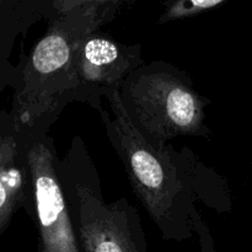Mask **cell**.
Wrapping results in <instances>:
<instances>
[{"label": "cell", "mask_w": 252, "mask_h": 252, "mask_svg": "<svg viewBox=\"0 0 252 252\" xmlns=\"http://www.w3.org/2000/svg\"><path fill=\"white\" fill-rule=\"evenodd\" d=\"M41 19L37 0H0V36L4 42L14 39Z\"/></svg>", "instance_id": "7"}, {"label": "cell", "mask_w": 252, "mask_h": 252, "mask_svg": "<svg viewBox=\"0 0 252 252\" xmlns=\"http://www.w3.org/2000/svg\"><path fill=\"white\" fill-rule=\"evenodd\" d=\"M112 4H89L57 12L37 42L24 73L19 118L24 127H51L73 101L85 103L76 70V53L84 37L115 19Z\"/></svg>", "instance_id": "2"}, {"label": "cell", "mask_w": 252, "mask_h": 252, "mask_svg": "<svg viewBox=\"0 0 252 252\" xmlns=\"http://www.w3.org/2000/svg\"><path fill=\"white\" fill-rule=\"evenodd\" d=\"M125 108L135 127L153 143L177 137H209L211 100L196 90L186 71L164 61L144 63L120 85Z\"/></svg>", "instance_id": "3"}, {"label": "cell", "mask_w": 252, "mask_h": 252, "mask_svg": "<svg viewBox=\"0 0 252 252\" xmlns=\"http://www.w3.org/2000/svg\"><path fill=\"white\" fill-rule=\"evenodd\" d=\"M89 2H96V4H112L121 6L122 0H53V7L57 12L66 11L71 7L79 6L83 4H89Z\"/></svg>", "instance_id": "9"}, {"label": "cell", "mask_w": 252, "mask_h": 252, "mask_svg": "<svg viewBox=\"0 0 252 252\" xmlns=\"http://www.w3.org/2000/svg\"><path fill=\"white\" fill-rule=\"evenodd\" d=\"M135 0H122V5L123 4H132V2H134Z\"/></svg>", "instance_id": "10"}, {"label": "cell", "mask_w": 252, "mask_h": 252, "mask_svg": "<svg viewBox=\"0 0 252 252\" xmlns=\"http://www.w3.org/2000/svg\"><path fill=\"white\" fill-rule=\"evenodd\" d=\"M27 162L41 252L81 251L68 199L57 171V152L48 128L29 127Z\"/></svg>", "instance_id": "5"}, {"label": "cell", "mask_w": 252, "mask_h": 252, "mask_svg": "<svg viewBox=\"0 0 252 252\" xmlns=\"http://www.w3.org/2000/svg\"><path fill=\"white\" fill-rule=\"evenodd\" d=\"M57 171L70 214L75 216L81 251H147L138 211L126 198L103 201L97 170L80 138H74L66 157L57 160Z\"/></svg>", "instance_id": "4"}, {"label": "cell", "mask_w": 252, "mask_h": 252, "mask_svg": "<svg viewBox=\"0 0 252 252\" xmlns=\"http://www.w3.org/2000/svg\"><path fill=\"white\" fill-rule=\"evenodd\" d=\"M111 115L97 110L108 140L123 162L135 197L158 226L164 240L185 241L197 234L203 251H213L208 226L197 202L219 212L231 209L225 180L198 160L189 148L153 143L130 120L117 86L105 89Z\"/></svg>", "instance_id": "1"}, {"label": "cell", "mask_w": 252, "mask_h": 252, "mask_svg": "<svg viewBox=\"0 0 252 252\" xmlns=\"http://www.w3.org/2000/svg\"><path fill=\"white\" fill-rule=\"evenodd\" d=\"M144 63L139 43H122L98 30L86 34L76 53V70L85 103L100 110L105 89L120 88L122 81Z\"/></svg>", "instance_id": "6"}, {"label": "cell", "mask_w": 252, "mask_h": 252, "mask_svg": "<svg viewBox=\"0 0 252 252\" xmlns=\"http://www.w3.org/2000/svg\"><path fill=\"white\" fill-rule=\"evenodd\" d=\"M251 161H252V157H251Z\"/></svg>", "instance_id": "11"}, {"label": "cell", "mask_w": 252, "mask_h": 252, "mask_svg": "<svg viewBox=\"0 0 252 252\" xmlns=\"http://www.w3.org/2000/svg\"><path fill=\"white\" fill-rule=\"evenodd\" d=\"M226 0H165L164 9L158 24L165 25L179 20L189 19L219 6Z\"/></svg>", "instance_id": "8"}]
</instances>
